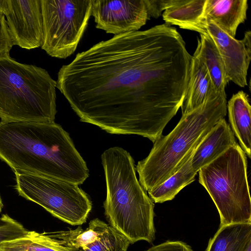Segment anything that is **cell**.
Here are the masks:
<instances>
[{"mask_svg":"<svg viewBox=\"0 0 251 251\" xmlns=\"http://www.w3.org/2000/svg\"><path fill=\"white\" fill-rule=\"evenodd\" d=\"M192 56L166 24L114 35L76 54L56 87L81 122L154 142L181 107Z\"/></svg>","mask_w":251,"mask_h":251,"instance_id":"obj_1","label":"cell"},{"mask_svg":"<svg viewBox=\"0 0 251 251\" xmlns=\"http://www.w3.org/2000/svg\"><path fill=\"white\" fill-rule=\"evenodd\" d=\"M0 159L14 172L80 185L89 176L69 133L54 122H0Z\"/></svg>","mask_w":251,"mask_h":251,"instance_id":"obj_2","label":"cell"},{"mask_svg":"<svg viewBox=\"0 0 251 251\" xmlns=\"http://www.w3.org/2000/svg\"><path fill=\"white\" fill-rule=\"evenodd\" d=\"M106 185L104 213L111 226L130 244L155 239L154 204L138 181L134 160L124 149L114 147L101 155Z\"/></svg>","mask_w":251,"mask_h":251,"instance_id":"obj_3","label":"cell"},{"mask_svg":"<svg viewBox=\"0 0 251 251\" xmlns=\"http://www.w3.org/2000/svg\"><path fill=\"white\" fill-rule=\"evenodd\" d=\"M226 113V93L213 90L201 106L182 115L173 130L156 140L148 156L138 162L136 170L144 190L149 192L177 172Z\"/></svg>","mask_w":251,"mask_h":251,"instance_id":"obj_4","label":"cell"},{"mask_svg":"<svg viewBox=\"0 0 251 251\" xmlns=\"http://www.w3.org/2000/svg\"><path fill=\"white\" fill-rule=\"evenodd\" d=\"M56 88L45 69L0 55L1 121L54 122Z\"/></svg>","mask_w":251,"mask_h":251,"instance_id":"obj_5","label":"cell"},{"mask_svg":"<svg viewBox=\"0 0 251 251\" xmlns=\"http://www.w3.org/2000/svg\"><path fill=\"white\" fill-rule=\"evenodd\" d=\"M199 181L214 202L220 226L251 223L247 159L236 144L199 171Z\"/></svg>","mask_w":251,"mask_h":251,"instance_id":"obj_6","label":"cell"},{"mask_svg":"<svg viewBox=\"0 0 251 251\" xmlns=\"http://www.w3.org/2000/svg\"><path fill=\"white\" fill-rule=\"evenodd\" d=\"M15 189L21 196L73 226L85 223L92 204L78 185L31 174L14 172Z\"/></svg>","mask_w":251,"mask_h":251,"instance_id":"obj_7","label":"cell"},{"mask_svg":"<svg viewBox=\"0 0 251 251\" xmlns=\"http://www.w3.org/2000/svg\"><path fill=\"white\" fill-rule=\"evenodd\" d=\"M93 0H41L43 42L50 56L66 59L75 51L92 15Z\"/></svg>","mask_w":251,"mask_h":251,"instance_id":"obj_8","label":"cell"},{"mask_svg":"<svg viewBox=\"0 0 251 251\" xmlns=\"http://www.w3.org/2000/svg\"><path fill=\"white\" fill-rule=\"evenodd\" d=\"M13 46L27 50L41 47L43 23L41 0H0Z\"/></svg>","mask_w":251,"mask_h":251,"instance_id":"obj_9","label":"cell"},{"mask_svg":"<svg viewBox=\"0 0 251 251\" xmlns=\"http://www.w3.org/2000/svg\"><path fill=\"white\" fill-rule=\"evenodd\" d=\"M197 32L208 34L214 42L224 63L227 83L232 81L241 87L247 85L251 59V31L246 32L242 40H237L211 20L204 19L199 24Z\"/></svg>","mask_w":251,"mask_h":251,"instance_id":"obj_10","label":"cell"},{"mask_svg":"<svg viewBox=\"0 0 251 251\" xmlns=\"http://www.w3.org/2000/svg\"><path fill=\"white\" fill-rule=\"evenodd\" d=\"M97 28L118 35L138 31L150 19L145 0H93Z\"/></svg>","mask_w":251,"mask_h":251,"instance_id":"obj_11","label":"cell"},{"mask_svg":"<svg viewBox=\"0 0 251 251\" xmlns=\"http://www.w3.org/2000/svg\"><path fill=\"white\" fill-rule=\"evenodd\" d=\"M237 143L234 134L225 119L214 125L197 145L191 158L196 173Z\"/></svg>","mask_w":251,"mask_h":251,"instance_id":"obj_12","label":"cell"},{"mask_svg":"<svg viewBox=\"0 0 251 251\" xmlns=\"http://www.w3.org/2000/svg\"><path fill=\"white\" fill-rule=\"evenodd\" d=\"M248 7L247 0H205L201 20H211L235 38L238 26L246 20Z\"/></svg>","mask_w":251,"mask_h":251,"instance_id":"obj_13","label":"cell"},{"mask_svg":"<svg viewBox=\"0 0 251 251\" xmlns=\"http://www.w3.org/2000/svg\"><path fill=\"white\" fill-rule=\"evenodd\" d=\"M213 90L206 66L200 57L194 53L187 86L180 107L182 115L201 106Z\"/></svg>","mask_w":251,"mask_h":251,"instance_id":"obj_14","label":"cell"},{"mask_svg":"<svg viewBox=\"0 0 251 251\" xmlns=\"http://www.w3.org/2000/svg\"><path fill=\"white\" fill-rule=\"evenodd\" d=\"M227 112L232 130L246 155H251V106L249 95L243 91L232 95L227 102Z\"/></svg>","mask_w":251,"mask_h":251,"instance_id":"obj_15","label":"cell"},{"mask_svg":"<svg viewBox=\"0 0 251 251\" xmlns=\"http://www.w3.org/2000/svg\"><path fill=\"white\" fill-rule=\"evenodd\" d=\"M251 242V223L221 226L205 251H245Z\"/></svg>","mask_w":251,"mask_h":251,"instance_id":"obj_16","label":"cell"},{"mask_svg":"<svg viewBox=\"0 0 251 251\" xmlns=\"http://www.w3.org/2000/svg\"><path fill=\"white\" fill-rule=\"evenodd\" d=\"M194 53L200 57L206 66L215 91L226 93L225 88L228 83L224 63L214 42L208 34H200Z\"/></svg>","mask_w":251,"mask_h":251,"instance_id":"obj_17","label":"cell"},{"mask_svg":"<svg viewBox=\"0 0 251 251\" xmlns=\"http://www.w3.org/2000/svg\"><path fill=\"white\" fill-rule=\"evenodd\" d=\"M205 0H176L162 17L166 24L197 32L202 17Z\"/></svg>","mask_w":251,"mask_h":251,"instance_id":"obj_18","label":"cell"},{"mask_svg":"<svg viewBox=\"0 0 251 251\" xmlns=\"http://www.w3.org/2000/svg\"><path fill=\"white\" fill-rule=\"evenodd\" d=\"M0 251H77L67 247L50 233L29 231L25 236L0 244Z\"/></svg>","mask_w":251,"mask_h":251,"instance_id":"obj_19","label":"cell"},{"mask_svg":"<svg viewBox=\"0 0 251 251\" xmlns=\"http://www.w3.org/2000/svg\"><path fill=\"white\" fill-rule=\"evenodd\" d=\"M193 153L177 172L148 192L153 202L163 203L173 200L180 190L195 180L197 173L193 170L191 165Z\"/></svg>","mask_w":251,"mask_h":251,"instance_id":"obj_20","label":"cell"},{"mask_svg":"<svg viewBox=\"0 0 251 251\" xmlns=\"http://www.w3.org/2000/svg\"><path fill=\"white\" fill-rule=\"evenodd\" d=\"M98 218L90 221L89 227L83 230L80 226L74 230L50 232V235L67 247L77 251L79 249L94 242L108 226Z\"/></svg>","mask_w":251,"mask_h":251,"instance_id":"obj_21","label":"cell"},{"mask_svg":"<svg viewBox=\"0 0 251 251\" xmlns=\"http://www.w3.org/2000/svg\"><path fill=\"white\" fill-rule=\"evenodd\" d=\"M129 240L110 225L93 243L77 251H127Z\"/></svg>","mask_w":251,"mask_h":251,"instance_id":"obj_22","label":"cell"},{"mask_svg":"<svg viewBox=\"0 0 251 251\" xmlns=\"http://www.w3.org/2000/svg\"><path fill=\"white\" fill-rule=\"evenodd\" d=\"M29 232L21 223L7 214L0 218V244L23 237Z\"/></svg>","mask_w":251,"mask_h":251,"instance_id":"obj_23","label":"cell"},{"mask_svg":"<svg viewBox=\"0 0 251 251\" xmlns=\"http://www.w3.org/2000/svg\"><path fill=\"white\" fill-rule=\"evenodd\" d=\"M176 0H145L150 17H159L162 12L173 5Z\"/></svg>","mask_w":251,"mask_h":251,"instance_id":"obj_24","label":"cell"},{"mask_svg":"<svg viewBox=\"0 0 251 251\" xmlns=\"http://www.w3.org/2000/svg\"><path fill=\"white\" fill-rule=\"evenodd\" d=\"M13 46L5 18L0 13V55L9 54Z\"/></svg>","mask_w":251,"mask_h":251,"instance_id":"obj_25","label":"cell"},{"mask_svg":"<svg viewBox=\"0 0 251 251\" xmlns=\"http://www.w3.org/2000/svg\"><path fill=\"white\" fill-rule=\"evenodd\" d=\"M145 251H194L190 246L180 241H167L153 246Z\"/></svg>","mask_w":251,"mask_h":251,"instance_id":"obj_26","label":"cell"},{"mask_svg":"<svg viewBox=\"0 0 251 251\" xmlns=\"http://www.w3.org/2000/svg\"><path fill=\"white\" fill-rule=\"evenodd\" d=\"M3 207V204L2 199H1V196L0 194V212L1 211Z\"/></svg>","mask_w":251,"mask_h":251,"instance_id":"obj_27","label":"cell"},{"mask_svg":"<svg viewBox=\"0 0 251 251\" xmlns=\"http://www.w3.org/2000/svg\"><path fill=\"white\" fill-rule=\"evenodd\" d=\"M245 251H251V242L249 244Z\"/></svg>","mask_w":251,"mask_h":251,"instance_id":"obj_28","label":"cell"}]
</instances>
